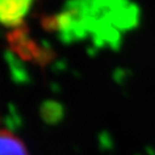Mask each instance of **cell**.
Returning a JSON list of instances; mask_svg holds the SVG:
<instances>
[{
  "instance_id": "cell-1",
  "label": "cell",
  "mask_w": 155,
  "mask_h": 155,
  "mask_svg": "<svg viewBox=\"0 0 155 155\" xmlns=\"http://www.w3.org/2000/svg\"><path fill=\"white\" fill-rule=\"evenodd\" d=\"M138 18V8L124 1L69 2L51 21L66 40L89 39L114 46Z\"/></svg>"
},
{
  "instance_id": "cell-2",
  "label": "cell",
  "mask_w": 155,
  "mask_h": 155,
  "mask_svg": "<svg viewBox=\"0 0 155 155\" xmlns=\"http://www.w3.org/2000/svg\"><path fill=\"white\" fill-rule=\"evenodd\" d=\"M31 1H0V23L6 27L20 25L31 7Z\"/></svg>"
},
{
  "instance_id": "cell-3",
  "label": "cell",
  "mask_w": 155,
  "mask_h": 155,
  "mask_svg": "<svg viewBox=\"0 0 155 155\" xmlns=\"http://www.w3.org/2000/svg\"><path fill=\"white\" fill-rule=\"evenodd\" d=\"M0 155H29L25 145L15 134L0 130Z\"/></svg>"
}]
</instances>
